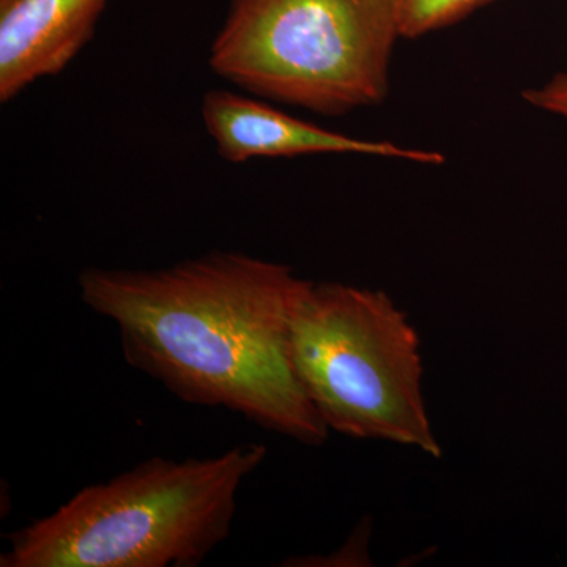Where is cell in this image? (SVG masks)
<instances>
[{
  "mask_svg": "<svg viewBox=\"0 0 567 567\" xmlns=\"http://www.w3.org/2000/svg\"><path fill=\"white\" fill-rule=\"evenodd\" d=\"M398 0H230L208 65L252 95L316 114L385 102Z\"/></svg>",
  "mask_w": 567,
  "mask_h": 567,
  "instance_id": "cell-4",
  "label": "cell"
},
{
  "mask_svg": "<svg viewBox=\"0 0 567 567\" xmlns=\"http://www.w3.org/2000/svg\"><path fill=\"white\" fill-rule=\"evenodd\" d=\"M420 346L409 317L380 290L306 279L290 317V361L328 431L439 458Z\"/></svg>",
  "mask_w": 567,
  "mask_h": 567,
  "instance_id": "cell-3",
  "label": "cell"
},
{
  "mask_svg": "<svg viewBox=\"0 0 567 567\" xmlns=\"http://www.w3.org/2000/svg\"><path fill=\"white\" fill-rule=\"evenodd\" d=\"M267 446L152 457L91 484L6 536L0 567H197L233 533L238 494Z\"/></svg>",
  "mask_w": 567,
  "mask_h": 567,
  "instance_id": "cell-2",
  "label": "cell"
},
{
  "mask_svg": "<svg viewBox=\"0 0 567 567\" xmlns=\"http://www.w3.org/2000/svg\"><path fill=\"white\" fill-rule=\"evenodd\" d=\"M200 112L216 151L229 163H245L254 158H293L319 153H354L432 166L445 163L443 153L330 132L237 92L205 93Z\"/></svg>",
  "mask_w": 567,
  "mask_h": 567,
  "instance_id": "cell-5",
  "label": "cell"
},
{
  "mask_svg": "<svg viewBox=\"0 0 567 567\" xmlns=\"http://www.w3.org/2000/svg\"><path fill=\"white\" fill-rule=\"evenodd\" d=\"M496 0H398L402 39H421L466 20Z\"/></svg>",
  "mask_w": 567,
  "mask_h": 567,
  "instance_id": "cell-7",
  "label": "cell"
},
{
  "mask_svg": "<svg viewBox=\"0 0 567 567\" xmlns=\"http://www.w3.org/2000/svg\"><path fill=\"white\" fill-rule=\"evenodd\" d=\"M522 96L537 110L559 115L567 122V71L555 74L540 87L527 89Z\"/></svg>",
  "mask_w": 567,
  "mask_h": 567,
  "instance_id": "cell-8",
  "label": "cell"
},
{
  "mask_svg": "<svg viewBox=\"0 0 567 567\" xmlns=\"http://www.w3.org/2000/svg\"><path fill=\"white\" fill-rule=\"evenodd\" d=\"M306 279L287 265L215 251L158 270L84 268L82 303L117 328L126 363L186 404L238 413L306 446L330 431L290 361Z\"/></svg>",
  "mask_w": 567,
  "mask_h": 567,
  "instance_id": "cell-1",
  "label": "cell"
},
{
  "mask_svg": "<svg viewBox=\"0 0 567 567\" xmlns=\"http://www.w3.org/2000/svg\"><path fill=\"white\" fill-rule=\"evenodd\" d=\"M107 0H0V102L55 76L91 41Z\"/></svg>",
  "mask_w": 567,
  "mask_h": 567,
  "instance_id": "cell-6",
  "label": "cell"
}]
</instances>
